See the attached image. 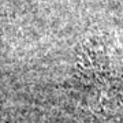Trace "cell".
I'll return each mask as SVG.
<instances>
[{"label":"cell","mask_w":123,"mask_h":123,"mask_svg":"<svg viewBox=\"0 0 123 123\" xmlns=\"http://www.w3.org/2000/svg\"><path fill=\"white\" fill-rule=\"evenodd\" d=\"M77 93L92 123H123V79L90 49L78 64Z\"/></svg>","instance_id":"1"}]
</instances>
